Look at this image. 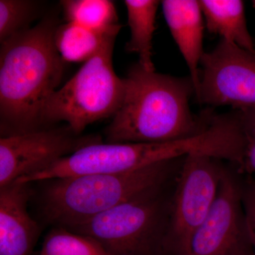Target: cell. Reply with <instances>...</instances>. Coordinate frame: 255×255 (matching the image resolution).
Here are the masks:
<instances>
[{
    "label": "cell",
    "mask_w": 255,
    "mask_h": 255,
    "mask_svg": "<svg viewBox=\"0 0 255 255\" xmlns=\"http://www.w3.org/2000/svg\"><path fill=\"white\" fill-rule=\"evenodd\" d=\"M54 18L20 32L0 49V124L2 136L41 129L47 102L59 86L63 58L55 44Z\"/></svg>",
    "instance_id": "1"
},
{
    "label": "cell",
    "mask_w": 255,
    "mask_h": 255,
    "mask_svg": "<svg viewBox=\"0 0 255 255\" xmlns=\"http://www.w3.org/2000/svg\"><path fill=\"white\" fill-rule=\"evenodd\" d=\"M122 106L105 128L107 143H154L179 140L201 131L212 112L196 117L189 101V78L147 71L138 63L128 70Z\"/></svg>",
    "instance_id": "2"
},
{
    "label": "cell",
    "mask_w": 255,
    "mask_h": 255,
    "mask_svg": "<svg viewBox=\"0 0 255 255\" xmlns=\"http://www.w3.org/2000/svg\"><path fill=\"white\" fill-rule=\"evenodd\" d=\"M184 159L124 173L50 179L42 196L43 216L56 227H76L127 201L169 185Z\"/></svg>",
    "instance_id": "3"
},
{
    "label": "cell",
    "mask_w": 255,
    "mask_h": 255,
    "mask_svg": "<svg viewBox=\"0 0 255 255\" xmlns=\"http://www.w3.org/2000/svg\"><path fill=\"white\" fill-rule=\"evenodd\" d=\"M150 191L69 231L90 236L111 255H164L173 191Z\"/></svg>",
    "instance_id": "4"
},
{
    "label": "cell",
    "mask_w": 255,
    "mask_h": 255,
    "mask_svg": "<svg viewBox=\"0 0 255 255\" xmlns=\"http://www.w3.org/2000/svg\"><path fill=\"white\" fill-rule=\"evenodd\" d=\"M117 36L109 37L78 73L47 102L43 124L65 122L75 133L102 119L113 117L123 102L125 82L115 73L113 51Z\"/></svg>",
    "instance_id": "5"
},
{
    "label": "cell",
    "mask_w": 255,
    "mask_h": 255,
    "mask_svg": "<svg viewBox=\"0 0 255 255\" xmlns=\"http://www.w3.org/2000/svg\"><path fill=\"white\" fill-rule=\"evenodd\" d=\"M219 162L202 154L183 160L174 182L164 255H182L209 214L224 169Z\"/></svg>",
    "instance_id": "6"
},
{
    "label": "cell",
    "mask_w": 255,
    "mask_h": 255,
    "mask_svg": "<svg viewBox=\"0 0 255 255\" xmlns=\"http://www.w3.org/2000/svg\"><path fill=\"white\" fill-rule=\"evenodd\" d=\"M195 95L201 104L255 110V53L221 39L204 53Z\"/></svg>",
    "instance_id": "7"
},
{
    "label": "cell",
    "mask_w": 255,
    "mask_h": 255,
    "mask_svg": "<svg viewBox=\"0 0 255 255\" xmlns=\"http://www.w3.org/2000/svg\"><path fill=\"white\" fill-rule=\"evenodd\" d=\"M100 135L77 134L68 126L41 128L0 139V188L38 173L92 144Z\"/></svg>",
    "instance_id": "8"
},
{
    "label": "cell",
    "mask_w": 255,
    "mask_h": 255,
    "mask_svg": "<svg viewBox=\"0 0 255 255\" xmlns=\"http://www.w3.org/2000/svg\"><path fill=\"white\" fill-rule=\"evenodd\" d=\"M182 255H253L243 185L229 170L223 169L214 205Z\"/></svg>",
    "instance_id": "9"
},
{
    "label": "cell",
    "mask_w": 255,
    "mask_h": 255,
    "mask_svg": "<svg viewBox=\"0 0 255 255\" xmlns=\"http://www.w3.org/2000/svg\"><path fill=\"white\" fill-rule=\"evenodd\" d=\"M29 184L0 188V255H31L39 228L27 210Z\"/></svg>",
    "instance_id": "10"
},
{
    "label": "cell",
    "mask_w": 255,
    "mask_h": 255,
    "mask_svg": "<svg viewBox=\"0 0 255 255\" xmlns=\"http://www.w3.org/2000/svg\"><path fill=\"white\" fill-rule=\"evenodd\" d=\"M166 22L189 68L195 93L199 87V70L204 44V15L199 1L164 0L161 1Z\"/></svg>",
    "instance_id": "11"
},
{
    "label": "cell",
    "mask_w": 255,
    "mask_h": 255,
    "mask_svg": "<svg viewBox=\"0 0 255 255\" xmlns=\"http://www.w3.org/2000/svg\"><path fill=\"white\" fill-rule=\"evenodd\" d=\"M206 28L243 49L255 53L241 0H199Z\"/></svg>",
    "instance_id": "12"
},
{
    "label": "cell",
    "mask_w": 255,
    "mask_h": 255,
    "mask_svg": "<svg viewBox=\"0 0 255 255\" xmlns=\"http://www.w3.org/2000/svg\"><path fill=\"white\" fill-rule=\"evenodd\" d=\"M160 1L155 0H126L130 40L126 45L129 53L138 55V63L147 71H155L152 60V38L156 16Z\"/></svg>",
    "instance_id": "13"
},
{
    "label": "cell",
    "mask_w": 255,
    "mask_h": 255,
    "mask_svg": "<svg viewBox=\"0 0 255 255\" xmlns=\"http://www.w3.org/2000/svg\"><path fill=\"white\" fill-rule=\"evenodd\" d=\"M119 31L120 30H116L105 33L67 22L57 26L54 36L55 47L64 61L85 63L100 50L109 37L118 36Z\"/></svg>",
    "instance_id": "14"
},
{
    "label": "cell",
    "mask_w": 255,
    "mask_h": 255,
    "mask_svg": "<svg viewBox=\"0 0 255 255\" xmlns=\"http://www.w3.org/2000/svg\"><path fill=\"white\" fill-rule=\"evenodd\" d=\"M67 22L77 23L94 31L121 30L113 1L108 0H63L60 1Z\"/></svg>",
    "instance_id": "15"
},
{
    "label": "cell",
    "mask_w": 255,
    "mask_h": 255,
    "mask_svg": "<svg viewBox=\"0 0 255 255\" xmlns=\"http://www.w3.org/2000/svg\"><path fill=\"white\" fill-rule=\"evenodd\" d=\"M40 255H111L90 236L56 227L45 238Z\"/></svg>",
    "instance_id": "16"
},
{
    "label": "cell",
    "mask_w": 255,
    "mask_h": 255,
    "mask_svg": "<svg viewBox=\"0 0 255 255\" xmlns=\"http://www.w3.org/2000/svg\"><path fill=\"white\" fill-rule=\"evenodd\" d=\"M38 10L31 0H0V43L28 29Z\"/></svg>",
    "instance_id": "17"
},
{
    "label": "cell",
    "mask_w": 255,
    "mask_h": 255,
    "mask_svg": "<svg viewBox=\"0 0 255 255\" xmlns=\"http://www.w3.org/2000/svg\"><path fill=\"white\" fill-rule=\"evenodd\" d=\"M245 148L241 169L255 174V110L238 111Z\"/></svg>",
    "instance_id": "18"
},
{
    "label": "cell",
    "mask_w": 255,
    "mask_h": 255,
    "mask_svg": "<svg viewBox=\"0 0 255 255\" xmlns=\"http://www.w3.org/2000/svg\"><path fill=\"white\" fill-rule=\"evenodd\" d=\"M243 203L247 230L255 255V182L248 183L243 187Z\"/></svg>",
    "instance_id": "19"
},
{
    "label": "cell",
    "mask_w": 255,
    "mask_h": 255,
    "mask_svg": "<svg viewBox=\"0 0 255 255\" xmlns=\"http://www.w3.org/2000/svg\"><path fill=\"white\" fill-rule=\"evenodd\" d=\"M252 2H253V6H254V9H255V0H253V1H252Z\"/></svg>",
    "instance_id": "20"
}]
</instances>
